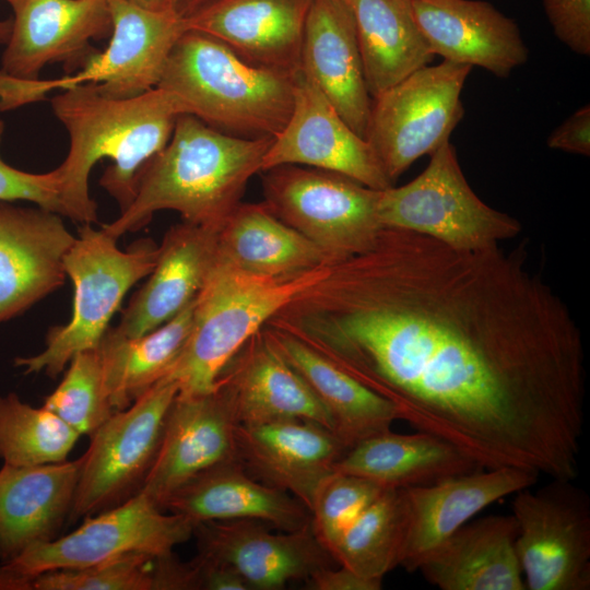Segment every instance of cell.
<instances>
[{
  "mask_svg": "<svg viewBox=\"0 0 590 590\" xmlns=\"http://www.w3.org/2000/svg\"><path fill=\"white\" fill-rule=\"evenodd\" d=\"M290 308L292 332L481 469L579 473L585 347L568 305L499 245L382 228Z\"/></svg>",
  "mask_w": 590,
  "mask_h": 590,
  "instance_id": "cell-1",
  "label": "cell"
},
{
  "mask_svg": "<svg viewBox=\"0 0 590 590\" xmlns=\"http://www.w3.org/2000/svg\"><path fill=\"white\" fill-rule=\"evenodd\" d=\"M51 107L70 138L68 155L56 168L63 216L81 224L97 222V205L88 191L94 165L111 160L99 185L123 211L134 197L141 169L167 144L177 118L188 114L177 95L160 87L113 98L92 84L62 90L51 98Z\"/></svg>",
  "mask_w": 590,
  "mask_h": 590,
  "instance_id": "cell-2",
  "label": "cell"
},
{
  "mask_svg": "<svg viewBox=\"0 0 590 590\" xmlns=\"http://www.w3.org/2000/svg\"><path fill=\"white\" fill-rule=\"evenodd\" d=\"M272 141L180 115L167 144L141 169L131 203L102 228L118 239L144 227L157 211L173 210L186 222L219 231L241 203L248 181L262 172Z\"/></svg>",
  "mask_w": 590,
  "mask_h": 590,
  "instance_id": "cell-3",
  "label": "cell"
},
{
  "mask_svg": "<svg viewBox=\"0 0 590 590\" xmlns=\"http://www.w3.org/2000/svg\"><path fill=\"white\" fill-rule=\"evenodd\" d=\"M294 74L249 62L217 38L187 30L156 87L177 95L188 114L214 129L275 138L293 109Z\"/></svg>",
  "mask_w": 590,
  "mask_h": 590,
  "instance_id": "cell-4",
  "label": "cell"
},
{
  "mask_svg": "<svg viewBox=\"0 0 590 590\" xmlns=\"http://www.w3.org/2000/svg\"><path fill=\"white\" fill-rule=\"evenodd\" d=\"M331 269L332 264H324L294 274L261 276L216 260L196 297L186 343L164 378L173 380L181 394L212 391L243 345Z\"/></svg>",
  "mask_w": 590,
  "mask_h": 590,
  "instance_id": "cell-5",
  "label": "cell"
},
{
  "mask_svg": "<svg viewBox=\"0 0 590 590\" xmlns=\"http://www.w3.org/2000/svg\"><path fill=\"white\" fill-rule=\"evenodd\" d=\"M103 228L82 224L64 257V271L73 284L72 315L63 326L49 329L45 349L14 359L24 374L45 373L55 378L80 352L95 350L127 292L155 267L158 245L151 238L127 250Z\"/></svg>",
  "mask_w": 590,
  "mask_h": 590,
  "instance_id": "cell-6",
  "label": "cell"
},
{
  "mask_svg": "<svg viewBox=\"0 0 590 590\" xmlns=\"http://www.w3.org/2000/svg\"><path fill=\"white\" fill-rule=\"evenodd\" d=\"M110 39L103 51L92 55L75 74L50 81L3 78L0 102L4 108L45 98L54 88L92 84L101 94L128 98L155 88L167 58L188 30L185 19L168 10H151L130 0H108Z\"/></svg>",
  "mask_w": 590,
  "mask_h": 590,
  "instance_id": "cell-7",
  "label": "cell"
},
{
  "mask_svg": "<svg viewBox=\"0 0 590 590\" xmlns=\"http://www.w3.org/2000/svg\"><path fill=\"white\" fill-rule=\"evenodd\" d=\"M378 216L384 228L421 234L459 250L494 247L522 229L518 220L472 190L449 141L430 154L413 180L380 190Z\"/></svg>",
  "mask_w": 590,
  "mask_h": 590,
  "instance_id": "cell-8",
  "label": "cell"
},
{
  "mask_svg": "<svg viewBox=\"0 0 590 590\" xmlns=\"http://www.w3.org/2000/svg\"><path fill=\"white\" fill-rule=\"evenodd\" d=\"M264 205L322 249L333 263L364 253L384 228L380 190L342 174L279 165L262 170Z\"/></svg>",
  "mask_w": 590,
  "mask_h": 590,
  "instance_id": "cell-9",
  "label": "cell"
},
{
  "mask_svg": "<svg viewBox=\"0 0 590 590\" xmlns=\"http://www.w3.org/2000/svg\"><path fill=\"white\" fill-rule=\"evenodd\" d=\"M471 69L442 60L371 99L365 139L393 185L417 158L449 141L464 114L461 92Z\"/></svg>",
  "mask_w": 590,
  "mask_h": 590,
  "instance_id": "cell-10",
  "label": "cell"
},
{
  "mask_svg": "<svg viewBox=\"0 0 590 590\" xmlns=\"http://www.w3.org/2000/svg\"><path fill=\"white\" fill-rule=\"evenodd\" d=\"M177 385L162 378L128 408L115 411L82 455L69 522L115 507L135 495L153 463Z\"/></svg>",
  "mask_w": 590,
  "mask_h": 590,
  "instance_id": "cell-11",
  "label": "cell"
},
{
  "mask_svg": "<svg viewBox=\"0 0 590 590\" xmlns=\"http://www.w3.org/2000/svg\"><path fill=\"white\" fill-rule=\"evenodd\" d=\"M516 552L529 590L590 589V499L573 481L552 479L516 493Z\"/></svg>",
  "mask_w": 590,
  "mask_h": 590,
  "instance_id": "cell-12",
  "label": "cell"
},
{
  "mask_svg": "<svg viewBox=\"0 0 590 590\" xmlns=\"http://www.w3.org/2000/svg\"><path fill=\"white\" fill-rule=\"evenodd\" d=\"M193 528L186 517L166 515L138 492L115 507L85 517L69 534L34 544L5 563L36 577L49 570L85 568L130 553L158 555L187 542Z\"/></svg>",
  "mask_w": 590,
  "mask_h": 590,
  "instance_id": "cell-13",
  "label": "cell"
},
{
  "mask_svg": "<svg viewBox=\"0 0 590 590\" xmlns=\"http://www.w3.org/2000/svg\"><path fill=\"white\" fill-rule=\"evenodd\" d=\"M239 425L228 393H177L165 417L153 463L139 492L164 510L167 499L198 474L237 460Z\"/></svg>",
  "mask_w": 590,
  "mask_h": 590,
  "instance_id": "cell-14",
  "label": "cell"
},
{
  "mask_svg": "<svg viewBox=\"0 0 590 590\" xmlns=\"http://www.w3.org/2000/svg\"><path fill=\"white\" fill-rule=\"evenodd\" d=\"M13 19L0 73L38 80L50 63L81 69L97 50L91 40L111 34L108 0H8Z\"/></svg>",
  "mask_w": 590,
  "mask_h": 590,
  "instance_id": "cell-15",
  "label": "cell"
},
{
  "mask_svg": "<svg viewBox=\"0 0 590 590\" xmlns=\"http://www.w3.org/2000/svg\"><path fill=\"white\" fill-rule=\"evenodd\" d=\"M285 164L342 174L376 190L393 186L369 143L345 122L300 69L294 74L292 113L273 138L262 170Z\"/></svg>",
  "mask_w": 590,
  "mask_h": 590,
  "instance_id": "cell-16",
  "label": "cell"
},
{
  "mask_svg": "<svg viewBox=\"0 0 590 590\" xmlns=\"http://www.w3.org/2000/svg\"><path fill=\"white\" fill-rule=\"evenodd\" d=\"M264 524L253 519L204 521L194 524L192 536L198 554L233 568L249 590H279L335 562L310 522L283 533Z\"/></svg>",
  "mask_w": 590,
  "mask_h": 590,
  "instance_id": "cell-17",
  "label": "cell"
},
{
  "mask_svg": "<svg viewBox=\"0 0 590 590\" xmlns=\"http://www.w3.org/2000/svg\"><path fill=\"white\" fill-rule=\"evenodd\" d=\"M60 214L0 202V322L58 290L74 241Z\"/></svg>",
  "mask_w": 590,
  "mask_h": 590,
  "instance_id": "cell-18",
  "label": "cell"
},
{
  "mask_svg": "<svg viewBox=\"0 0 590 590\" xmlns=\"http://www.w3.org/2000/svg\"><path fill=\"white\" fill-rule=\"evenodd\" d=\"M540 474L517 467L452 476L435 484L402 488L405 531L399 566L416 571V565L472 517L491 504L532 487Z\"/></svg>",
  "mask_w": 590,
  "mask_h": 590,
  "instance_id": "cell-19",
  "label": "cell"
},
{
  "mask_svg": "<svg viewBox=\"0 0 590 590\" xmlns=\"http://www.w3.org/2000/svg\"><path fill=\"white\" fill-rule=\"evenodd\" d=\"M330 429L303 420H283L236 429L238 462L255 479L284 491L309 510L319 485L346 451Z\"/></svg>",
  "mask_w": 590,
  "mask_h": 590,
  "instance_id": "cell-20",
  "label": "cell"
},
{
  "mask_svg": "<svg viewBox=\"0 0 590 590\" xmlns=\"http://www.w3.org/2000/svg\"><path fill=\"white\" fill-rule=\"evenodd\" d=\"M215 385L228 393L239 424L303 420L334 433L328 409L263 329L226 364Z\"/></svg>",
  "mask_w": 590,
  "mask_h": 590,
  "instance_id": "cell-21",
  "label": "cell"
},
{
  "mask_svg": "<svg viewBox=\"0 0 590 590\" xmlns=\"http://www.w3.org/2000/svg\"><path fill=\"white\" fill-rule=\"evenodd\" d=\"M420 30L434 55L499 78L528 60L517 23L482 0H412Z\"/></svg>",
  "mask_w": 590,
  "mask_h": 590,
  "instance_id": "cell-22",
  "label": "cell"
},
{
  "mask_svg": "<svg viewBox=\"0 0 590 590\" xmlns=\"http://www.w3.org/2000/svg\"><path fill=\"white\" fill-rule=\"evenodd\" d=\"M299 69L345 122L365 139L371 97L365 82L353 12L345 0H311Z\"/></svg>",
  "mask_w": 590,
  "mask_h": 590,
  "instance_id": "cell-23",
  "label": "cell"
},
{
  "mask_svg": "<svg viewBox=\"0 0 590 590\" xmlns=\"http://www.w3.org/2000/svg\"><path fill=\"white\" fill-rule=\"evenodd\" d=\"M217 229L184 221L173 225L158 245V256L145 284L132 296L117 334L135 338L161 327L202 290L217 255Z\"/></svg>",
  "mask_w": 590,
  "mask_h": 590,
  "instance_id": "cell-24",
  "label": "cell"
},
{
  "mask_svg": "<svg viewBox=\"0 0 590 590\" xmlns=\"http://www.w3.org/2000/svg\"><path fill=\"white\" fill-rule=\"evenodd\" d=\"M311 0H214L185 19L188 30L211 35L258 66L299 69Z\"/></svg>",
  "mask_w": 590,
  "mask_h": 590,
  "instance_id": "cell-25",
  "label": "cell"
},
{
  "mask_svg": "<svg viewBox=\"0 0 590 590\" xmlns=\"http://www.w3.org/2000/svg\"><path fill=\"white\" fill-rule=\"evenodd\" d=\"M512 514L464 523L416 565L441 590H527L516 552Z\"/></svg>",
  "mask_w": 590,
  "mask_h": 590,
  "instance_id": "cell-26",
  "label": "cell"
},
{
  "mask_svg": "<svg viewBox=\"0 0 590 590\" xmlns=\"http://www.w3.org/2000/svg\"><path fill=\"white\" fill-rule=\"evenodd\" d=\"M82 457L72 461L0 469V558L56 539L68 519Z\"/></svg>",
  "mask_w": 590,
  "mask_h": 590,
  "instance_id": "cell-27",
  "label": "cell"
},
{
  "mask_svg": "<svg viewBox=\"0 0 590 590\" xmlns=\"http://www.w3.org/2000/svg\"><path fill=\"white\" fill-rule=\"evenodd\" d=\"M164 511L181 515L193 524L253 519L282 531H294L310 522V512L303 503L255 479L238 460L221 463L191 479L172 494Z\"/></svg>",
  "mask_w": 590,
  "mask_h": 590,
  "instance_id": "cell-28",
  "label": "cell"
},
{
  "mask_svg": "<svg viewBox=\"0 0 590 590\" xmlns=\"http://www.w3.org/2000/svg\"><path fill=\"white\" fill-rule=\"evenodd\" d=\"M481 469L447 440L429 433L398 434L390 429L349 448L334 471L371 480L385 488H409Z\"/></svg>",
  "mask_w": 590,
  "mask_h": 590,
  "instance_id": "cell-29",
  "label": "cell"
},
{
  "mask_svg": "<svg viewBox=\"0 0 590 590\" xmlns=\"http://www.w3.org/2000/svg\"><path fill=\"white\" fill-rule=\"evenodd\" d=\"M270 326H264L263 331L328 409L334 434L346 449L369 436L389 430L396 421L401 420L398 408L391 401L294 335Z\"/></svg>",
  "mask_w": 590,
  "mask_h": 590,
  "instance_id": "cell-30",
  "label": "cell"
},
{
  "mask_svg": "<svg viewBox=\"0 0 590 590\" xmlns=\"http://www.w3.org/2000/svg\"><path fill=\"white\" fill-rule=\"evenodd\" d=\"M217 262L261 276L334 264L316 244L278 219L264 203H240L217 234Z\"/></svg>",
  "mask_w": 590,
  "mask_h": 590,
  "instance_id": "cell-31",
  "label": "cell"
},
{
  "mask_svg": "<svg viewBox=\"0 0 590 590\" xmlns=\"http://www.w3.org/2000/svg\"><path fill=\"white\" fill-rule=\"evenodd\" d=\"M356 26L367 91L373 98L433 59L412 0H345Z\"/></svg>",
  "mask_w": 590,
  "mask_h": 590,
  "instance_id": "cell-32",
  "label": "cell"
},
{
  "mask_svg": "<svg viewBox=\"0 0 590 590\" xmlns=\"http://www.w3.org/2000/svg\"><path fill=\"white\" fill-rule=\"evenodd\" d=\"M194 300L161 327L140 337L126 338L110 327L107 329L97 350L115 411L128 408L166 376L189 335Z\"/></svg>",
  "mask_w": 590,
  "mask_h": 590,
  "instance_id": "cell-33",
  "label": "cell"
},
{
  "mask_svg": "<svg viewBox=\"0 0 590 590\" xmlns=\"http://www.w3.org/2000/svg\"><path fill=\"white\" fill-rule=\"evenodd\" d=\"M405 531L402 488H386L341 534L330 554L341 566L382 581L399 566Z\"/></svg>",
  "mask_w": 590,
  "mask_h": 590,
  "instance_id": "cell-34",
  "label": "cell"
},
{
  "mask_svg": "<svg viewBox=\"0 0 590 590\" xmlns=\"http://www.w3.org/2000/svg\"><path fill=\"white\" fill-rule=\"evenodd\" d=\"M80 436L45 406H32L14 392L0 396V459L3 463L62 462Z\"/></svg>",
  "mask_w": 590,
  "mask_h": 590,
  "instance_id": "cell-35",
  "label": "cell"
},
{
  "mask_svg": "<svg viewBox=\"0 0 590 590\" xmlns=\"http://www.w3.org/2000/svg\"><path fill=\"white\" fill-rule=\"evenodd\" d=\"M67 367L62 380L45 398L43 406L80 435L91 436L115 412L105 387L98 350L78 353Z\"/></svg>",
  "mask_w": 590,
  "mask_h": 590,
  "instance_id": "cell-36",
  "label": "cell"
},
{
  "mask_svg": "<svg viewBox=\"0 0 590 590\" xmlns=\"http://www.w3.org/2000/svg\"><path fill=\"white\" fill-rule=\"evenodd\" d=\"M386 488L352 474L333 472L318 487L311 507V529L330 553L345 529Z\"/></svg>",
  "mask_w": 590,
  "mask_h": 590,
  "instance_id": "cell-37",
  "label": "cell"
},
{
  "mask_svg": "<svg viewBox=\"0 0 590 590\" xmlns=\"http://www.w3.org/2000/svg\"><path fill=\"white\" fill-rule=\"evenodd\" d=\"M156 555L130 553L79 569L49 570L37 575L34 590H153Z\"/></svg>",
  "mask_w": 590,
  "mask_h": 590,
  "instance_id": "cell-38",
  "label": "cell"
},
{
  "mask_svg": "<svg viewBox=\"0 0 590 590\" xmlns=\"http://www.w3.org/2000/svg\"><path fill=\"white\" fill-rule=\"evenodd\" d=\"M4 123L0 120V142ZM27 201L63 216L57 170L36 174L7 164L0 156V202Z\"/></svg>",
  "mask_w": 590,
  "mask_h": 590,
  "instance_id": "cell-39",
  "label": "cell"
},
{
  "mask_svg": "<svg viewBox=\"0 0 590 590\" xmlns=\"http://www.w3.org/2000/svg\"><path fill=\"white\" fill-rule=\"evenodd\" d=\"M556 37L569 49L590 55V0H542Z\"/></svg>",
  "mask_w": 590,
  "mask_h": 590,
  "instance_id": "cell-40",
  "label": "cell"
},
{
  "mask_svg": "<svg viewBox=\"0 0 590 590\" xmlns=\"http://www.w3.org/2000/svg\"><path fill=\"white\" fill-rule=\"evenodd\" d=\"M153 590H202V565L197 555L190 562L180 560L173 551L153 559Z\"/></svg>",
  "mask_w": 590,
  "mask_h": 590,
  "instance_id": "cell-41",
  "label": "cell"
},
{
  "mask_svg": "<svg viewBox=\"0 0 590 590\" xmlns=\"http://www.w3.org/2000/svg\"><path fill=\"white\" fill-rule=\"evenodd\" d=\"M547 146L568 153L590 155V107L582 106L547 138Z\"/></svg>",
  "mask_w": 590,
  "mask_h": 590,
  "instance_id": "cell-42",
  "label": "cell"
},
{
  "mask_svg": "<svg viewBox=\"0 0 590 590\" xmlns=\"http://www.w3.org/2000/svg\"><path fill=\"white\" fill-rule=\"evenodd\" d=\"M310 590H379L382 581L366 579L351 569L326 567L306 579Z\"/></svg>",
  "mask_w": 590,
  "mask_h": 590,
  "instance_id": "cell-43",
  "label": "cell"
},
{
  "mask_svg": "<svg viewBox=\"0 0 590 590\" xmlns=\"http://www.w3.org/2000/svg\"><path fill=\"white\" fill-rule=\"evenodd\" d=\"M198 556L202 565V590H249L240 575L229 566Z\"/></svg>",
  "mask_w": 590,
  "mask_h": 590,
  "instance_id": "cell-44",
  "label": "cell"
},
{
  "mask_svg": "<svg viewBox=\"0 0 590 590\" xmlns=\"http://www.w3.org/2000/svg\"><path fill=\"white\" fill-rule=\"evenodd\" d=\"M35 577L25 575L8 563L0 564V590H34Z\"/></svg>",
  "mask_w": 590,
  "mask_h": 590,
  "instance_id": "cell-45",
  "label": "cell"
},
{
  "mask_svg": "<svg viewBox=\"0 0 590 590\" xmlns=\"http://www.w3.org/2000/svg\"><path fill=\"white\" fill-rule=\"evenodd\" d=\"M214 0H166V9L181 19H187Z\"/></svg>",
  "mask_w": 590,
  "mask_h": 590,
  "instance_id": "cell-46",
  "label": "cell"
},
{
  "mask_svg": "<svg viewBox=\"0 0 590 590\" xmlns=\"http://www.w3.org/2000/svg\"><path fill=\"white\" fill-rule=\"evenodd\" d=\"M130 1L151 10H167L166 0H130Z\"/></svg>",
  "mask_w": 590,
  "mask_h": 590,
  "instance_id": "cell-47",
  "label": "cell"
},
{
  "mask_svg": "<svg viewBox=\"0 0 590 590\" xmlns=\"http://www.w3.org/2000/svg\"><path fill=\"white\" fill-rule=\"evenodd\" d=\"M12 20H0V44L7 43L11 33Z\"/></svg>",
  "mask_w": 590,
  "mask_h": 590,
  "instance_id": "cell-48",
  "label": "cell"
},
{
  "mask_svg": "<svg viewBox=\"0 0 590 590\" xmlns=\"http://www.w3.org/2000/svg\"><path fill=\"white\" fill-rule=\"evenodd\" d=\"M8 1V0H7Z\"/></svg>",
  "mask_w": 590,
  "mask_h": 590,
  "instance_id": "cell-49",
  "label": "cell"
}]
</instances>
